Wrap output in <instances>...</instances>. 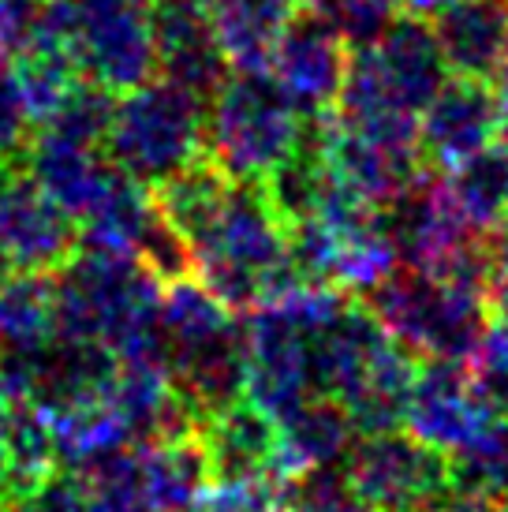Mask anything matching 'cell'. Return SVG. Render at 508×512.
Here are the masks:
<instances>
[{"label": "cell", "instance_id": "1", "mask_svg": "<svg viewBox=\"0 0 508 512\" xmlns=\"http://www.w3.org/2000/svg\"><path fill=\"white\" fill-rule=\"evenodd\" d=\"M57 337L101 344L120 363L154 359L161 348V277L142 258L75 247L57 273Z\"/></svg>", "mask_w": 508, "mask_h": 512}, {"label": "cell", "instance_id": "2", "mask_svg": "<svg viewBox=\"0 0 508 512\" xmlns=\"http://www.w3.org/2000/svg\"><path fill=\"white\" fill-rule=\"evenodd\" d=\"M449 83V64L423 15H400L374 45L348 60L337 120L355 131L419 146V116Z\"/></svg>", "mask_w": 508, "mask_h": 512}, {"label": "cell", "instance_id": "3", "mask_svg": "<svg viewBox=\"0 0 508 512\" xmlns=\"http://www.w3.org/2000/svg\"><path fill=\"white\" fill-rule=\"evenodd\" d=\"M191 273L232 311H254L303 281L292 266L288 225L262 184L232 180L217 214L187 240Z\"/></svg>", "mask_w": 508, "mask_h": 512}, {"label": "cell", "instance_id": "4", "mask_svg": "<svg viewBox=\"0 0 508 512\" xmlns=\"http://www.w3.org/2000/svg\"><path fill=\"white\" fill-rule=\"evenodd\" d=\"M314 374L318 393L337 400L359 434H381L404 427L419 363L370 307L344 303V311L318 329Z\"/></svg>", "mask_w": 508, "mask_h": 512}, {"label": "cell", "instance_id": "5", "mask_svg": "<svg viewBox=\"0 0 508 512\" xmlns=\"http://www.w3.org/2000/svg\"><path fill=\"white\" fill-rule=\"evenodd\" d=\"M486 243L475 258L449 273L400 266L370 288V311L415 359H456L467 363L479 348L486 314Z\"/></svg>", "mask_w": 508, "mask_h": 512}, {"label": "cell", "instance_id": "6", "mask_svg": "<svg viewBox=\"0 0 508 512\" xmlns=\"http://www.w3.org/2000/svg\"><path fill=\"white\" fill-rule=\"evenodd\" d=\"M165 367L202 415H213L247 389V341L236 311L202 281L176 277L161 292Z\"/></svg>", "mask_w": 508, "mask_h": 512}, {"label": "cell", "instance_id": "7", "mask_svg": "<svg viewBox=\"0 0 508 512\" xmlns=\"http://www.w3.org/2000/svg\"><path fill=\"white\" fill-rule=\"evenodd\" d=\"M311 116L266 68L228 72L206 105V157L247 184H266L296 154Z\"/></svg>", "mask_w": 508, "mask_h": 512}, {"label": "cell", "instance_id": "8", "mask_svg": "<svg viewBox=\"0 0 508 512\" xmlns=\"http://www.w3.org/2000/svg\"><path fill=\"white\" fill-rule=\"evenodd\" d=\"M206 105L172 79H146L116 98L105 154L142 184H161L206 154Z\"/></svg>", "mask_w": 508, "mask_h": 512}, {"label": "cell", "instance_id": "9", "mask_svg": "<svg viewBox=\"0 0 508 512\" xmlns=\"http://www.w3.org/2000/svg\"><path fill=\"white\" fill-rule=\"evenodd\" d=\"M68 45L83 79L124 94L154 79L157 34L154 12L142 0H49L42 34Z\"/></svg>", "mask_w": 508, "mask_h": 512}, {"label": "cell", "instance_id": "10", "mask_svg": "<svg viewBox=\"0 0 508 512\" xmlns=\"http://www.w3.org/2000/svg\"><path fill=\"white\" fill-rule=\"evenodd\" d=\"M340 471L378 512H438L449 498V456L400 427L359 434Z\"/></svg>", "mask_w": 508, "mask_h": 512}, {"label": "cell", "instance_id": "11", "mask_svg": "<svg viewBox=\"0 0 508 512\" xmlns=\"http://www.w3.org/2000/svg\"><path fill=\"white\" fill-rule=\"evenodd\" d=\"M385 225L396 243L400 266L411 270L449 273L482 251L449 180H441L438 172H419L408 191L385 206Z\"/></svg>", "mask_w": 508, "mask_h": 512}, {"label": "cell", "instance_id": "12", "mask_svg": "<svg viewBox=\"0 0 508 512\" xmlns=\"http://www.w3.org/2000/svg\"><path fill=\"white\" fill-rule=\"evenodd\" d=\"M497 419H505V415H497L486 404L464 363H456V359H423L419 363L408 408H404V427L419 441L452 456L467 449L471 441H479Z\"/></svg>", "mask_w": 508, "mask_h": 512}, {"label": "cell", "instance_id": "13", "mask_svg": "<svg viewBox=\"0 0 508 512\" xmlns=\"http://www.w3.org/2000/svg\"><path fill=\"white\" fill-rule=\"evenodd\" d=\"M501 128L508 124L490 79L456 75L441 86L419 116V154L430 169L452 172L460 169L467 157L497 143Z\"/></svg>", "mask_w": 508, "mask_h": 512}, {"label": "cell", "instance_id": "14", "mask_svg": "<svg viewBox=\"0 0 508 512\" xmlns=\"http://www.w3.org/2000/svg\"><path fill=\"white\" fill-rule=\"evenodd\" d=\"M79 247L75 217L45 195L27 172L0 191V251L15 273H57Z\"/></svg>", "mask_w": 508, "mask_h": 512}, {"label": "cell", "instance_id": "15", "mask_svg": "<svg viewBox=\"0 0 508 512\" xmlns=\"http://www.w3.org/2000/svg\"><path fill=\"white\" fill-rule=\"evenodd\" d=\"M348 60L352 53L337 27L311 8H303L277 42L269 72L277 75V83L288 90V98L296 101L303 113L325 116L340 101Z\"/></svg>", "mask_w": 508, "mask_h": 512}, {"label": "cell", "instance_id": "16", "mask_svg": "<svg viewBox=\"0 0 508 512\" xmlns=\"http://www.w3.org/2000/svg\"><path fill=\"white\" fill-rule=\"evenodd\" d=\"M318 139H322L325 161L340 184L352 195L367 199L370 206L385 210L411 187V180L423 172V154L415 143L381 139L370 131H355L348 124H325L318 116Z\"/></svg>", "mask_w": 508, "mask_h": 512}, {"label": "cell", "instance_id": "17", "mask_svg": "<svg viewBox=\"0 0 508 512\" xmlns=\"http://www.w3.org/2000/svg\"><path fill=\"white\" fill-rule=\"evenodd\" d=\"M154 34L157 72L210 101L232 68L210 23V8L195 0H157Z\"/></svg>", "mask_w": 508, "mask_h": 512}, {"label": "cell", "instance_id": "18", "mask_svg": "<svg viewBox=\"0 0 508 512\" xmlns=\"http://www.w3.org/2000/svg\"><path fill=\"white\" fill-rule=\"evenodd\" d=\"M202 445L210 456L213 483H247L277 475V419L247 397L206 415Z\"/></svg>", "mask_w": 508, "mask_h": 512}, {"label": "cell", "instance_id": "19", "mask_svg": "<svg viewBox=\"0 0 508 512\" xmlns=\"http://www.w3.org/2000/svg\"><path fill=\"white\" fill-rule=\"evenodd\" d=\"M359 430L333 397H311L277 419V475L299 479L311 471L340 468Z\"/></svg>", "mask_w": 508, "mask_h": 512}, {"label": "cell", "instance_id": "20", "mask_svg": "<svg viewBox=\"0 0 508 512\" xmlns=\"http://www.w3.org/2000/svg\"><path fill=\"white\" fill-rule=\"evenodd\" d=\"M161 221L150 184L135 180L120 165H109V176L101 184L98 199L79 217L86 247L116 251V255H142V243L150 240L154 225Z\"/></svg>", "mask_w": 508, "mask_h": 512}, {"label": "cell", "instance_id": "21", "mask_svg": "<svg viewBox=\"0 0 508 512\" xmlns=\"http://www.w3.org/2000/svg\"><path fill=\"white\" fill-rule=\"evenodd\" d=\"M109 157L98 154V146L75 143L57 131H38L27 143V176L42 187L53 202H60L75 221L98 199L101 184L109 176Z\"/></svg>", "mask_w": 508, "mask_h": 512}, {"label": "cell", "instance_id": "22", "mask_svg": "<svg viewBox=\"0 0 508 512\" xmlns=\"http://www.w3.org/2000/svg\"><path fill=\"white\" fill-rule=\"evenodd\" d=\"M434 34H438L452 75L490 79L508 53V4L505 0H460L434 15Z\"/></svg>", "mask_w": 508, "mask_h": 512}, {"label": "cell", "instance_id": "23", "mask_svg": "<svg viewBox=\"0 0 508 512\" xmlns=\"http://www.w3.org/2000/svg\"><path fill=\"white\" fill-rule=\"evenodd\" d=\"M206 8L228 64L251 72L269 68L284 30L303 12V0H206Z\"/></svg>", "mask_w": 508, "mask_h": 512}, {"label": "cell", "instance_id": "24", "mask_svg": "<svg viewBox=\"0 0 508 512\" xmlns=\"http://www.w3.org/2000/svg\"><path fill=\"white\" fill-rule=\"evenodd\" d=\"M139 464L157 512H198L213 486L202 434L139 445Z\"/></svg>", "mask_w": 508, "mask_h": 512}, {"label": "cell", "instance_id": "25", "mask_svg": "<svg viewBox=\"0 0 508 512\" xmlns=\"http://www.w3.org/2000/svg\"><path fill=\"white\" fill-rule=\"evenodd\" d=\"M57 341V277L8 273L0 281V356H34Z\"/></svg>", "mask_w": 508, "mask_h": 512}, {"label": "cell", "instance_id": "26", "mask_svg": "<svg viewBox=\"0 0 508 512\" xmlns=\"http://www.w3.org/2000/svg\"><path fill=\"white\" fill-rule=\"evenodd\" d=\"M228 187H232V176L221 165H213L210 157H202L195 165H187L184 172H176L169 180L154 184L157 214H161V221L176 236H184L187 243L198 228L217 214V206L225 202Z\"/></svg>", "mask_w": 508, "mask_h": 512}, {"label": "cell", "instance_id": "27", "mask_svg": "<svg viewBox=\"0 0 508 512\" xmlns=\"http://www.w3.org/2000/svg\"><path fill=\"white\" fill-rule=\"evenodd\" d=\"M12 72L34 124H45L49 116L57 113L60 101L68 98L75 83H79V75H83L68 45L53 42V38H38L23 53H15Z\"/></svg>", "mask_w": 508, "mask_h": 512}, {"label": "cell", "instance_id": "28", "mask_svg": "<svg viewBox=\"0 0 508 512\" xmlns=\"http://www.w3.org/2000/svg\"><path fill=\"white\" fill-rule=\"evenodd\" d=\"M4 430H8V456H12V498L8 501L15 509L30 490H38L60 468V456L49 415H45V408L30 404V400L8 404Z\"/></svg>", "mask_w": 508, "mask_h": 512}, {"label": "cell", "instance_id": "29", "mask_svg": "<svg viewBox=\"0 0 508 512\" xmlns=\"http://www.w3.org/2000/svg\"><path fill=\"white\" fill-rule=\"evenodd\" d=\"M449 187L475 232L501 225L508 217V139H497L452 169Z\"/></svg>", "mask_w": 508, "mask_h": 512}, {"label": "cell", "instance_id": "30", "mask_svg": "<svg viewBox=\"0 0 508 512\" xmlns=\"http://www.w3.org/2000/svg\"><path fill=\"white\" fill-rule=\"evenodd\" d=\"M79 479L86 486L90 512H157L146 475H142L139 453H131V449H120V453L83 468Z\"/></svg>", "mask_w": 508, "mask_h": 512}, {"label": "cell", "instance_id": "31", "mask_svg": "<svg viewBox=\"0 0 508 512\" xmlns=\"http://www.w3.org/2000/svg\"><path fill=\"white\" fill-rule=\"evenodd\" d=\"M113 113H116V94L109 86L94 83V79H79L75 90L60 101V109L45 124L38 128L57 131V135H68L75 143L86 146H105L109 139V128H113Z\"/></svg>", "mask_w": 508, "mask_h": 512}, {"label": "cell", "instance_id": "32", "mask_svg": "<svg viewBox=\"0 0 508 512\" xmlns=\"http://www.w3.org/2000/svg\"><path fill=\"white\" fill-rule=\"evenodd\" d=\"M303 8L329 19L348 49L374 45L400 19V0H303Z\"/></svg>", "mask_w": 508, "mask_h": 512}, {"label": "cell", "instance_id": "33", "mask_svg": "<svg viewBox=\"0 0 508 512\" xmlns=\"http://www.w3.org/2000/svg\"><path fill=\"white\" fill-rule=\"evenodd\" d=\"M467 370H471L486 404L508 419V311L494 314L486 322L479 348L467 359Z\"/></svg>", "mask_w": 508, "mask_h": 512}, {"label": "cell", "instance_id": "34", "mask_svg": "<svg viewBox=\"0 0 508 512\" xmlns=\"http://www.w3.org/2000/svg\"><path fill=\"white\" fill-rule=\"evenodd\" d=\"M284 512H378L363 498H355L344 471L325 468L288 479L284 490Z\"/></svg>", "mask_w": 508, "mask_h": 512}, {"label": "cell", "instance_id": "35", "mask_svg": "<svg viewBox=\"0 0 508 512\" xmlns=\"http://www.w3.org/2000/svg\"><path fill=\"white\" fill-rule=\"evenodd\" d=\"M288 479H247V483H213L198 512H284Z\"/></svg>", "mask_w": 508, "mask_h": 512}, {"label": "cell", "instance_id": "36", "mask_svg": "<svg viewBox=\"0 0 508 512\" xmlns=\"http://www.w3.org/2000/svg\"><path fill=\"white\" fill-rule=\"evenodd\" d=\"M30 113L23 105L15 72L8 64V53H0V157H19L30 143Z\"/></svg>", "mask_w": 508, "mask_h": 512}, {"label": "cell", "instance_id": "37", "mask_svg": "<svg viewBox=\"0 0 508 512\" xmlns=\"http://www.w3.org/2000/svg\"><path fill=\"white\" fill-rule=\"evenodd\" d=\"M49 12V0H0V53H23L30 42H38Z\"/></svg>", "mask_w": 508, "mask_h": 512}, {"label": "cell", "instance_id": "38", "mask_svg": "<svg viewBox=\"0 0 508 512\" xmlns=\"http://www.w3.org/2000/svg\"><path fill=\"white\" fill-rule=\"evenodd\" d=\"M15 512H90L79 471H53L38 490H30L27 498L15 505Z\"/></svg>", "mask_w": 508, "mask_h": 512}, {"label": "cell", "instance_id": "39", "mask_svg": "<svg viewBox=\"0 0 508 512\" xmlns=\"http://www.w3.org/2000/svg\"><path fill=\"white\" fill-rule=\"evenodd\" d=\"M486 292L497 311H508V217L486 240Z\"/></svg>", "mask_w": 508, "mask_h": 512}, {"label": "cell", "instance_id": "40", "mask_svg": "<svg viewBox=\"0 0 508 512\" xmlns=\"http://www.w3.org/2000/svg\"><path fill=\"white\" fill-rule=\"evenodd\" d=\"M8 404L12 400L0 393V501L4 505H12V456H8V430H4V423H8Z\"/></svg>", "mask_w": 508, "mask_h": 512}, {"label": "cell", "instance_id": "41", "mask_svg": "<svg viewBox=\"0 0 508 512\" xmlns=\"http://www.w3.org/2000/svg\"><path fill=\"white\" fill-rule=\"evenodd\" d=\"M452 4H460V0H400L404 12L423 15V19H434V15H441L445 8H452Z\"/></svg>", "mask_w": 508, "mask_h": 512}, {"label": "cell", "instance_id": "42", "mask_svg": "<svg viewBox=\"0 0 508 512\" xmlns=\"http://www.w3.org/2000/svg\"><path fill=\"white\" fill-rule=\"evenodd\" d=\"M490 86H494L497 105H501V113H505V124H508V53L501 57V64H497V72L490 75Z\"/></svg>", "mask_w": 508, "mask_h": 512}, {"label": "cell", "instance_id": "43", "mask_svg": "<svg viewBox=\"0 0 508 512\" xmlns=\"http://www.w3.org/2000/svg\"><path fill=\"white\" fill-rule=\"evenodd\" d=\"M8 180H12V165H8V157H0V191H4Z\"/></svg>", "mask_w": 508, "mask_h": 512}, {"label": "cell", "instance_id": "44", "mask_svg": "<svg viewBox=\"0 0 508 512\" xmlns=\"http://www.w3.org/2000/svg\"><path fill=\"white\" fill-rule=\"evenodd\" d=\"M8 273H15V270H12V262H8V258H4V251H0V281H4V277H8Z\"/></svg>", "mask_w": 508, "mask_h": 512}, {"label": "cell", "instance_id": "45", "mask_svg": "<svg viewBox=\"0 0 508 512\" xmlns=\"http://www.w3.org/2000/svg\"><path fill=\"white\" fill-rule=\"evenodd\" d=\"M486 512H508V505H497V509H486Z\"/></svg>", "mask_w": 508, "mask_h": 512}, {"label": "cell", "instance_id": "46", "mask_svg": "<svg viewBox=\"0 0 508 512\" xmlns=\"http://www.w3.org/2000/svg\"><path fill=\"white\" fill-rule=\"evenodd\" d=\"M0 512H15V509H12V505H4V501H0Z\"/></svg>", "mask_w": 508, "mask_h": 512}, {"label": "cell", "instance_id": "47", "mask_svg": "<svg viewBox=\"0 0 508 512\" xmlns=\"http://www.w3.org/2000/svg\"><path fill=\"white\" fill-rule=\"evenodd\" d=\"M142 4H154V0H142Z\"/></svg>", "mask_w": 508, "mask_h": 512}, {"label": "cell", "instance_id": "48", "mask_svg": "<svg viewBox=\"0 0 508 512\" xmlns=\"http://www.w3.org/2000/svg\"><path fill=\"white\" fill-rule=\"evenodd\" d=\"M195 4H206V0H195Z\"/></svg>", "mask_w": 508, "mask_h": 512}, {"label": "cell", "instance_id": "49", "mask_svg": "<svg viewBox=\"0 0 508 512\" xmlns=\"http://www.w3.org/2000/svg\"><path fill=\"white\" fill-rule=\"evenodd\" d=\"M505 4H508V0H505Z\"/></svg>", "mask_w": 508, "mask_h": 512}]
</instances>
